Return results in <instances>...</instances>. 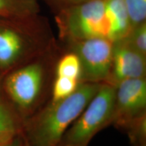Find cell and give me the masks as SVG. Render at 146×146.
I'll return each mask as SVG.
<instances>
[{"instance_id":"obj_13","label":"cell","mask_w":146,"mask_h":146,"mask_svg":"<svg viewBox=\"0 0 146 146\" xmlns=\"http://www.w3.org/2000/svg\"><path fill=\"white\" fill-rule=\"evenodd\" d=\"M81 82L74 78L55 76L50 100L52 102L64 99L75 91Z\"/></svg>"},{"instance_id":"obj_18","label":"cell","mask_w":146,"mask_h":146,"mask_svg":"<svg viewBox=\"0 0 146 146\" xmlns=\"http://www.w3.org/2000/svg\"><path fill=\"white\" fill-rule=\"evenodd\" d=\"M0 146H24L23 138V135H22V133L16 137V138H14L12 141Z\"/></svg>"},{"instance_id":"obj_7","label":"cell","mask_w":146,"mask_h":146,"mask_svg":"<svg viewBox=\"0 0 146 146\" xmlns=\"http://www.w3.org/2000/svg\"><path fill=\"white\" fill-rule=\"evenodd\" d=\"M146 115V77L120 82L115 86L112 125L120 130Z\"/></svg>"},{"instance_id":"obj_3","label":"cell","mask_w":146,"mask_h":146,"mask_svg":"<svg viewBox=\"0 0 146 146\" xmlns=\"http://www.w3.org/2000/svg\"><path fill=\"white\" fill-rule=\"evenodd\" d=\"M102 83H81L64 99L50 100L23 122V138L31 146H58L67 129L81 114Z\"/></svg>"},{"instance_id":"obj_10","label":"cell","mask_w":146,"mask_h":146,"mask_svg":"<svg viewBox=\"0 0 146 146\" xmlns=\"http://www.w3.org/2000/svg\"><path fill=\"white\" fill-rule=\"evenodd\" d=\"M106 12L112 28V41L125 37L131 29L124 0H105Z\"/></svg>"},{"instance_id":"obj_16","label":"cell","mask_w":146,"mask_h":146,"mask_svg":"<svg viewBox=\"0 0 146 146\" xmlns=\"http://www.w3.org/2000/svg\"><path fill=\"white\" fill-rule=\"evenodd\" d=\"M133 27L146 22V0H124Z\"/></svg>"},{"instance_id":"obj_11","label":"cell","mask_w":146,"mask_h":146,"mask_svg":"<svg viewBox=\"0 0 146 146\" xmlns=\"http://www.w3.org/2000/svg\"><path fill=\"white\" fill-rule=\"evenodd\" d=\"M39 14V0H0V18L21 19Z\"/></svg>"},{"instance_id":"obj_9","label":"cell","mask_w":146,"mask_h":146,"mask_svg":"<svg viewBox=\"0 0 146 146\" xmlns=\"http://www.w3.org/2000/svg\"><path fill=\"white\" fill-rule=\"evenodd\" d=\"M23 127V120L7 98L0 95V145L21 134Z\"/></svg>"},{"instance_id":"obj_1","label":"cell","mask_w":146,"mask_h":146,"mask_svg":"<svg viewBox=\"0 0 146 146\" xmlns=\"http://www.w3.org/2000/svg\"><path fill=\"white\" fill-rule=\"evenodd\" d=\"M62 48L58 42L52 50L6 74L2 88L23 122L50 100L55 68Z\"/></svg>"},{"instance_id":"obj_17","label":"cell","mask_w":146,"mask_h":146,"mask_svg":"<svg viewBox=\"0 0 146 146\" xmlns=\"http://www.w3.org/2000/svg\"><path fill=\"white\" fill-rule=\"evenodd\" d=\"M54 14L71 7L88 2L92 0H43Z\"/></svg>"},{"instance_id":"obj_2","label":"cell","mask_w":146,"mask_h":146,"mask_svg":"<svg viewBox=\"0 0 146 146\" xmlns=\"http://www.w3.org/2000/svg\"><path fill=\"white\" fill-rule=\"evenodd\" d=\"M58 43L48 20L40 14L21 19L0 18V74L44 54Z\"/></svg>"},{"instance_id":"obj_6","label":"cell","mask_w":146,"mask_h":146,"mask_svg":"<svg viewBox=\"0 0 146 146\" xmlns=\"http://www.w3.org/2000/svg\"><path fill=\"white\" fill-rule=\"evenodd\" d=\"M59 43L78 56L81 66V83H107L112 67L113 41L97 37Z\"/></svg>"},{"instance_id":"obj_14","label":"cell","mask_w":146,"mask_h":146,"mask_svg":"<svg viewBox=\"0 0 146 146\" xmlns=\"http://www.w3.org/2000/svg\"><path fill=\"white\" fill-rule=\"evenodd\" d=\"M133 146L146 145V115L133 120L124 128Z\"/></svg>"},{"instance_id":"obj_19","label":"cell","mask_w":146,"mask_h":146,"mask_svg":"<svg viewBox=\"0 0 146 146\" xmlns=\"http://www.w3.org/2000/svg\"><path fill=\"white\" fill-rule=\"evenodd\" d=\"M23 142H24V146H31L29 144L28 142H27L26 140H25L24 138H23Z\"/></svg>"},{"instance_id":"obj_15","label":"cell","mask_w":146,"mask_h":146,"mask_svg":"<svg viewBox=\"0 0 146 146\" xmlns=\"http://www.w3.org/2000/svg\"><path fill=\"white\" fill-rule=\"evenodd\" d=\"M124 38L134 50L146 56V22L133 27Z\"/></svg>"},{"instance_id":"obj_21","label":"cell","mask_w":146,"mask_h":146,"mask_svg":"<svg viewBox=\"0 0 146 146\" xmlns=\"http://www.w3.org/2000/svg\"><path fill=\"white\" fill-rule=\"evenodd\" d=\"M141 146H146V145H141Z\"/></svg>"},{"instance_id":"obj_4","label":"cell","mask_w":146,"mask_h":146,"mask_svg":"<svg viewBox=\"0 0 146 146\" xmlns=\"http://www.w3.org/2000/svg\"><path fill=\"white\" fill-rule=\"evenodd\" d=\"M60 42L105 38L112 41L105 0H92L55 14Z\"/></svg>"},{"instance_id":"obj_8","label":"cell","mask_w":146,"mask_h":146,"mask_svg":"<svg viewBox=\"0 0 146 146\" xmlns=\"http://www.w3.org/2000/svg\"><path fill=\"white\" fill-rule=\"evenodd\" d=\"M146 77V56L137 52L125 38L113 42L112 62L107 83L116 86L127 79Z\"/></svg>"},{"instance_id":"obj_12","label":"cell","mask_w":146,"mask_h":146,"mask_svg":"<svg viewBox=\"0 0 146 146\" xmlns=\"http://www.w3.org/2000/svg\"><path fill=\"white\" fill-rule=\"evenodd\" d=\"M61 47L62 51L56 62L55 76L74 78L81 82V66L78 56L75 53Z\"/></svg>"},{"instance_id":"obj_20","label":"cell","mask_w":146,"mask_h":146,"mask_svg":"<svg viewBox=\"0 0 146 146\" xmlns=\"http://www.w3.org/2000/svg\"><path fill=\"white\" fill-rule=\"evenodd\" d=\"M1 74H0V87H1Z\"/></svg>"},{"instance_id":"obj_5","label":"cell","mask_w":146,"mask_h":146,"mask_svg":"<svg viewBox=\"0 0 146 146\" xmlns=\"http://www.w3.org/2000/svg\"><path fill=\"white\" fill-rule=\"evenodd\" d=\"M115 87L102 83L89 104L72 123L58 146H88L93 138L112 125Z\"/></svg>"}]
</instances>
